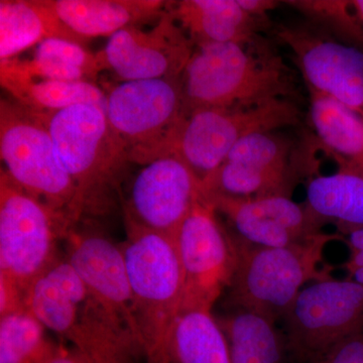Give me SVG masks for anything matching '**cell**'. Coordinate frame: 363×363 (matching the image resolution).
Segmentation results:
<instances>
[{"mask_svg":"<svg viewBox=\"0 0 363 363\" xmlns=\"http://www.w3.org/2000/svg\"><path fill=\"white\" fill-rule=\"evenodd\" d=\"M305 204L326 221L337 226L339 233L363 227V174L338 166L330 175L310 177Z\"/></svg>","mask_w":363,"mask_h":363,"instance_id":"23","label":"cell"},{"mask_svg":"<svg viewBox=\"0 0 363 363\" xmlns=\"http://www.w3.org/2000/svg\"><path fill=\"white\" fill-rule=\"evenodd\" d=\"M52 363H90V362L75 348H68L62 345L59 354Z\"/></svg>","mask_w":363,"mask_h":363,"instance_id":"32","label":"cell"},{"mask_svg":"<svg viewBox=\"0 0 363 363\" xmlns=\"http://www.w3.org/2000/svg\"><path fill=\"white\" fill-rule=\"evenodd\" d=\"M121 245L128 269L143 357L175 363L173 340L183 313L184 277L174 238L125 222Z\"/></svg>","mask_w":363,"mask_h":363,"instance_id":"3","label":"cell"},{"mask_svg":"<svg viewBox=\"0 0 363 363\" xmlns=\"http://www.w3.org/2000/svg\"><path fill=\"white\" fill-rule=\"evenodd\" d=\"M26 310L90 363H135L143 355L135 338L98 302L66 257L35 281Z\"/></svg>","mask_w":363,"mask_h":363,"instance_id":"2","label":"cell"},{"mask_svg":"<svg viewBox=\"0 0 363 363\" xmlns=\"http://www.w3.org/2000/svg\"><path fill=\"white\" fill-rule=\"evenodd\" d=\"M175 363H231L228 341L211 311L182 313L173 340Z\"/></svg>","mask_w":363,"mask_h":363,"instance_id":"26","label":"cell"},{"mask_svg":"<svg viewBox=\"0 0 363 363\" xmlns=\"http://www.w3.org/2000/svg\"><path fill=\"white\" fill-rule=\"evenodd\" d=\"M28 311L0 318V363H52L58 345Z\"/></svg>","mask_w":363,"mask_h":363,"instance_id":"27","label":"cell"},{"mask_svg":"<svg viewBox=\"0 0 363 363\" xmlns=\"http://www.w3.org/2000/svg\"><path fill=\"white\" fill-rule=\"evenodd\" d=\"M106 116L130 162L145 164L185 117L181 77L125 81L106 93Z\"/></svg>","mask_w":363,"mask_h":363,"instance_id":"10","label":"cell"},{"mask_svg":"<svg viewBox=\"0 0 363 363\" xmlns=\"http://www.w3.org/2000/svg\"><path fill=\"white\" fill-rule=\"evenodd\" d=\"M309 90V121L318 142L338 166L363 174V119L331 98Z\"/></svg>","mask_w":363,"mask_h":363,"instance_id":"22","label":"cell"},{"mask_svg":"<svg viewBox=\"0 0 363 363\" xmlns=\"http://www.w3.org/2000/svg\"><path fill=\"white\" fill-rule=\"evenodd\" d=\"M277 37L292 52L308 89L363 119V50L312 26H281Z\"/></svg>","mask_w":363,"mask_h":363,"instance_id":"13","label":"cell"},{"mask_svg":"<svg viewBox=\"0 0 363 363\" xmlns=\"http://www.w3.org/2000/svg\"><path fill=\"white\" fill-rule=\"evenodd\" d=\"M215 208L198 202L174 236L183 272V312L211 311L230 286L236 269L235 240L222 225Z\"/></svg>","mask_w":363,"mask_h":363,"instance_id":"11","label":"cell"},{"mask_svg":"<svg viewBox=\"0 0 363 363\" xmlns=\"http://www.w3.org/2000/svg\"><path fill=\"white\" fill-rule=\"evenodd\" d=\"M285 4L323 32L363 50V0H290Z\"/></svg>","mask_w":363,"mask_h":363,"instance_id":"28","label":"cell"},{"mask_svg":"<svg viewBox=\"0 0 363 363\" xmlns=\"http://www.w3.org/2000/svg\"><path fill=\"white\" fill-rule=\"evenodd\" d=\"M30 112V111H28ZM51 135L60 161L73 179L83 214L108 207L126 164L128 150L97 105L35 113Z\"/></svg>","mask_w":363,"mask_h":363,"instance_id":"4","label":"cell"},{"mask_svg":"<svg viewBox=\"0 0 363 363\" xmlns=\"http://www.w3.org/2000/svg\"><path fill=\"white\" fill-rule=\"evenodd\" d=\"M26 71L38 77L96 84L106 70L102 51L93 54L85 45L62 39H45L37 45L33 59L20 60Z\"/></svg>","mask_w":363,"mask_h":363,"instance_id":"25","label":"cell"},{"mask_svg":"<svg viewBox=\"0 0 363 363\" xmlns=\"http://www.w3.org/2000/svg\"><path fill=\"white\" fill-rule=\"evenodd\" d=\"M70 233L1 169L0 283L13 286L28 298L35 281L61 259L58 242Z\"/></svg>","mask_w":363,"mask_h":363,"instance_id":"8","label":"cell"},{"mask_svg":"<svg viewBox=\"0 0 363 363\" xmlns=\"http://www.w3.org/2000/svg\"><path fill=\"white\" fill-rule=\"evenodd\" d=\"M185 113L247 106L296 96L297 79L262 35L194 48L181 76Z\"/></svg>","mask_w":363,"mask_h":363,"instance_id":"1","label":"cell"},{"mask_svg":"<svg viewBox=\"0 0 363 363\" xmlns=\"http://www.w3.org/2000/svg\"><path fill=\"white\" fill-rule=\"evenodd\" d=\"M60 21L87 44L128 28L157 21L171 1L162 0H48Z\"/></svg>","mask_w":363,"mask_h":363,"instance_id":"18","label":"cell"},{"mask_svg":"<svg viewBox=\"0 0 363 363\" xmlns=\"http://www.w3.org/2000/svg\"><path fill=\"white\" fill-rule=\"evenodd\" d=\"M201 181L176 156L145 164L131 184L125 222L174 238L198 202Z\"/></svg>","mask_w":363,"mask_h":363,"instance_id":"14","label":"cell"},{"mask_svg":"<svg viewBox=\"0 0 363 363\" xmlns=\"http://www.w3.org/2000/svg\"><path fill=\"white\" fill-rule=\"evenodd\" d=\"M300 121V109L292 99L198 109L186 114L164 145L162 156L178 157L202 183L243 138L296 126Z\"/></svg>","mask_w":363,"mask_h":363,"instance_id":"7","label":"cell"},{"mask_svg":"<svg viewBox=\"0 0 363 363\" xmlns=\"http://www.w3.org/2000/svg\"><path fill=\"white\" fill-rule=\"evenodd\" d=\"M204 199L224 215L240 240L257 247L298 245L323 233L326 221L289 196L238 199L220 195Z\"/></svg>","mask_w":363,"mask_h":363,"instance_id":"16","label":"cell"},{"mask_svg":"<svg viewBox=\"0 0 363 363\" xmlns=\"http://www.w3.org/2000/svg\"><path fill=\"white\" fill-rule=\"evenodd\" d=\"M169 11L195 47L247 42L266 23L248 16L238 0L171 1Z\"/></svg>","mask_w":363,"mask_h":363,"instance_id":"20","label":"cell"},{"mask_svg":"<svg viewBox=\"0 0 363 363\" xmlns=\"http://www.w3.org/2000/svg\"><path fill=\"white\" fill-rule=\"evenodd\" d=\"M0 83L13 101L26 111L47 113L79 104H92L106 111V93L94 83L69 82L32 75L20 60L0 61Z\"/></svg>","mask_w":363,"mask_h":363,"instance_id":"19","label":"cell"},{"mask_svg":"<svg viewBox=\"0 0 363 363\" xmlns=\"http://www.w3.org/2000/svg\"><path fill=\"white\" fill-rule=\"evenodd\" d=\"M241 9L255 18L267 23V14L279 6L281 2L274 0H238Z\"/></svg>","mask_w":363,"mask_h":363,"instance_id":"31","label":"cell"},{"mask_svg":"<svg viewBox=\"0 0 363 363\" xmlns=\"http://www.w3.org/2000/svg\"><path fill=\"white\" fill-rule=\"evenodd\" d=\"M0 155L9 176L72 233L84 216L77 187L44 124L13 100L0 102Z\"/></svg>","mask_w":363,"mask_h":363,"instance_id":"6","label":"cell"},{"mask_svg":"<svg viewBox=\"0 0 363 363\" xmlns=\"http://www.w3.org/2000/svg\"><path fill=\"white\" fill-rule=\"evenodd\" d=\"M292 157V142L279 131L248 135L230 150L221 166L202 182L203 197H291L298 176Z\"/></svg>","mask_w":363,"mask_h":363,"instance_id":"12","label":"cell"},{"mask_svg":"<svg viewBox=\"0 0 363 363\" xmlns=\"http://www.w3.org/2000/svg\"><path fill=\"white\" fill-rule=\"evenodd\" d=\"M85 45L58 18L48 0L0 1V60L13 59L45 39Z\"/></svg>","mask_w":363,"mask_h":363,"instance_id":"21","label":"cell"},{"mask_svg":"<svg viewBox=\"0 0 363 363\" xmlns=\"http://www.w3.org/2000/svg\"><path fill=\"white\" fill-rule=\"evenodd\" d=\"M194 48L168 9L150 30L128 26L114 33L102 52L106 70L125 82L181 77Z\"/></svg>","mask_w":363,"mask_h":363,"instance_id":"15","label":"cell"},{"mask_svg":"<svg viewBox=\"0 0 363 363\" xmlns=\"http://www.w3.org/2000/svg\"><path fill=\"white\" fill-rule=\"evenodd\" d=\"M235 240L236 269L228 288L233 309L250 310L278 321L309 281L330 279V269H319L325 247L340 240L339 233H321L283 247H264Z\"/></svg>","mask_w":363,"mask_h":363,"instance_id":"5","label":"cell"},{"mask_svg":"<svg viewBox=\"0 0 363 363\" xmlns=\"http://www.w3.org/2000/svg\"><path fill=\"white\" fill-rule=\"evenodd\" d=\"M66 240V259L71 266L98 302L140 346L130 279L121 245L101 234L77 233L75 230Z\"/></svg>","mask_w":363,"mask_h":363,"instance_id":"17","label":"cell"},{"mask_svg":"<svg viewBox=\"0 0 363 363\" xmlns=\"http://www.w3.org/2000/svg\"><path fill=\"white\" fill-rule=\"evenodd\" d=\"M228 341L231 363H283L284 331L277 322L250 310L234 309L218 321Z\"/></svg>","mask_w":363,"mask_h":363,"instance_id":"24","label":"cell"},{"mask_svg":"<svg viewBox=\"0 0 363 363\" xmlns=\"http://www.w3.org/2000/svg\"><path fill=\"white\" fill-rule=\"evenodd\" d=\"M316 363H363V332L339 343Z\"/></svg>","mask_w":363,"mask_h":363,"instance_id":"30","label":"cell"},{"mask_svg":"<svg viewBox=\"0 0 363 363\" xmlns=\"http://www.w3.org/2000/svg\"><path fill=\"white\" fill-rule=\"evenodd\" d=\"M339 235V240H342L350 250V257L344 264L347 272L346 279L363 285V227L351 228Z\"/></svg>","mask_w":363,"mask_h":363,"instance_id":"29","label":"cell"},{"mask_svg":"<svg viewBox=\"0 0 363 363\" xmlns=\"http://www.w3.org/2000/svg\"><path fill=\"white\" fill-rule=\"evenodd\" d=\"M281 320L286 350L298 362L316 363L363 332V285L347 279L314 281Z\"/></svg>","mask_w":363,"mask_h":363,"instance_id":"9","label":"cell"}]
</instances>
